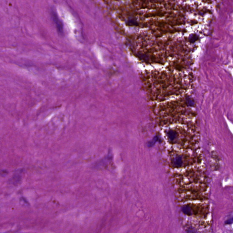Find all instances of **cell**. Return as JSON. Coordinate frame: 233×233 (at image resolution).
<instances>
[{
  "instance_id": "2",
  "label": "cell",
  "mask_w": 233,
  "mask_h": 233,
  "mask_svg": "<svg viewBox=\"0 0 233 233\" xmlns=\"http://www.w3.org/2000/svg\"><path fill=\"white\" fill-rule=\"evenodd\" d=\"M186 95V94L175 99L152 106L155 119L160 126L188 124L197 122L196 112L190 106Z\"/></svg>"
},
{
  "instance_id": "1",
  "label": "cell",
  "mask_w": 233,
  "mask_h": 233,
  "mask_svg": "<svg viewBox=\"0 0 233 233\" xmlns=\"http://www.w3.org/2000/svg\"><path fill=\"white\" fill-rule=\"evenodd\" d=\"M142 79L148 100L154 103L184 95L193 86L190 74L169 68L146 71Z\"/></svg>"
}]
</instances>
